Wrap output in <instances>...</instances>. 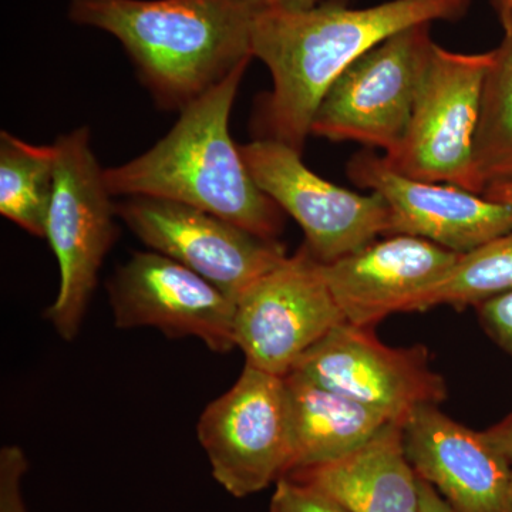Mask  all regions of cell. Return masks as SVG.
Segmentation results:
<instances>
[{"mask_svg":"<svg viewBox=\"0 0 512 512\" xmlns=\"http://www.w3.org/2000/svg\"><path fill=\"white\" fill-rule=\"evenodd\" d=\"M471 0H390L365 9L322 3L254 13L252 56L268 67L274 89L262 106L264 136L302 153L313 117L332 83L390 36L421 23L458 20Z\"/></svg>","mask_w":512,"mask_h":512,"instance_id":"6da1fadb","label":"cell"},{"mask_svg":"<svg viewBox=\"0 0 512 512\" xmlns=\"http://www.w3.org/2000/svg\"><path fill=\"white\" fill-rule=\"evenodd\" d=\"M69 16L116 37L168 111L180 113L254 57V12L232 0H72Z\"/></svg>","mask_w":512,"mask_h":512,"instance_id":"7a4b0ae2","label":"cell"},{"mask_svg":"<svg viewBox=\"0 0 512 512\" xmlns=\"http://www.w3.org/2000/svg\"><path fill=\"white\" fill-rule=\"evenodd\" d=\"M248 64L180 111L170 133L143 156L106 168L110 194L180 202L259 237L278 239L285 212L256 185L229 134V117Z\"/></svg>","mask_w":512,"mask_h":512,"instance_id":"3957f363","label":"cell"},{"mask_svg":"<svg viewBox=\"0 0 512 512\" xmlns=\"http://www.w3.org/2000/svg\"><path fill=\"white\" fill-rule=\"evenodd\" d=\"M56 185L46 239L59 264V292L46 318L72 342L97 286L101 265L119 237L116 202L94 156L89 127L57 137Z\"/></svg>","mask_w":512,"mask_h":512,"instance_id":"277c9868","label":"cell"},{"mask_svg":"<svg viewBox=\"0 0 512 512\" xmlns=\"http://www.w3.org/2000/svg\"><path fill=\"white\" fill-rule=\"evenodd\" d=\"M491 59V52L467 55L434 43L402 143L383 156L394 171L481 194L474 143Z\"/></svg>","mask_w":512,"mask_h":512,"instance_id":"5b68a950","label":"cell"},{"mask_svg":"<svg viewBox=\"0 0 512 512\" xmlns=\"http://www.w3.org/2000/svg\"><path fill=\"white\" fill-rule=\"evenodd\" d=\"M430 25L404 29L350 64L320 100L311 136L393 153L409 127L429 64Z\"/></svg>","mask_w":512,"mask_h":512,"instance_id":"8992f818","label":"cell"},{"mask_svg":"<svg viewBox=\"0 0 512 512\" xmlns=\"http://www.w3.org/2000/svg\"><path fill=\"white\" fill-rule=\"evenodd\" d=\"M197 434L227 493L244 498L278 483L291 466L284 377L245 365L237 383L205 407Z\"/></svg>","mask_w":512,"mask_h":512,"instance_id":"52a82bcc","label":"cell"},{"mask_svg":"<svg viewBox=\"0 0 512 512\" xmlns=\"http://www.w3.org/2000/svg\"><path fill=\"white\" fill-rule=\"evenodd\" d=\"M256 185L301 225L305 245L330 264L389 235L390 210L376 192L359 194L313 173L302 153L272 138L239 146Z\"/></svg>","mask_w":512,"mask_h":512,"instance_id":"ba28073f","label":"cell"},{"mask_svg":"<svg viewBox=\"0 0 512 512\" xmlns=\"http://www.w3.org/2000/svg\"><path fill=\"white\" fill-rule=\"evenodd\" d=\"M116 214L148 249L187 266L235 302L288 256L278 239L180 202L127 197L116 202Z\"/></svg>","mask_w":512,"mask_h":512,"instance_id":"9c48e42d","label":"cell"},{"mask_svg":"<svg viewBox=\"0 0 512 512\" xmlns=\"http://www.w3.org/2000/svg\"><path fill=\"white\" fill-rule=\"evenodd\" d=\"M343 322L320 262L303 244L238 299L235 343L245 365L284 377Z\"/></svg>","mask_w":512,"mask_h":512,"instance_id":"30bf717a","label":"cell"},{"mask_svg":"<svg viewBox=\"0 0 512 512\" xmlns=\"http://www.w3.org/2000/svg\"><path fill=\"white\" fill-rule=\"evenodd\" d=\"M292 370L402 423L414 410L439 406L447 397L446 382L431 369L424 346L390 348L373 328L349 322L330 330Z\"/></svg>","mask_w":512,"mask_h":512,"instance_id":"8fae6325","label":"cell"},{"mask_svg":"<svg viewBox=\"0 0 512 512\" xmlns=\"http://www.w3.org/2000/svg\"><path fill=\"white\" fill-rule=\"evenodd\" d=\"M107 293L119 329L191 336L221 355L237 348V302L170 256L151 249L136 252L111 276Z\"/></svg>","mask_w":512,"mask_h":512,"instance_id":"7c38bea8","label":"cell"},{"mask_svg":"<svg viewBox=\"0 0 512 512\" xmlns=\"http://www.w3.org/2000/svg\"><path fill=\"white\" fill-rule=\"evenodd\" d=\"M348 175L389 205V235L427 239L464 255L512 229V205L456 185L406 177L370 151L349 161Z\"/></svg>","mask_w":512,"mask_h":512,"instance_id":"4fadbf2b","label":"cell"},{"mask_svg":"<svg viewBox=\"0 0 512 512\" xmlns=\"http://www.w3.org/2000/svg\"><path fill=\"white\" fill-rule=\"evenodd\" d=\"M458 258L427 239L389 235L320 264V271L346 322L373 328L392 313L412 312L417 299L443 281Z\"/></svg>","mask_w":512,"mask_h":512,"instance_id":"5bb4252c","label":"cell"},{"mask_svg":"<svg viewBox=\"0 0 512 512\" xmlns=\"http://www.w3.org/2000/svg\"><path fill=\"white\" fill-rule=\"evenodd\" d=\"M403 440L417 476L451 511L512 512L511 460L481 431L450 419L439 406H424L404 420Z\"/></svg>","mask_w":512,"mask_h":512,"instance_id":"9a60e30c","label":"cell"},{"mask_svg":"<svg viewBox=\"0 0 512 512\" xmlns=\"http://www.w3.org/2000/svg\"><path fill=\"white\" fill-rule=\"evenodd\" d=\"M285 478L328 495L348 512L421 511L419 477L406 456L400 421L348 456Z\"/></svg>","mask_w":512,"mask_h":512,"instance_id":"2e32d148","label":"cell"},{"mask_svg":"<svg viewBox=\"0 0 512 512\" xmlns=\"http://www.w3.org/2000/svg\"><path fill=\"white\" fill-rule=\"evenodd\" d=\"M284 382L291 434V466L286 476L348 456L397 421L296 370L284 376Z\"/></svg>","mask_w":512,"mask_h":512,"instance_id":"e0dca14e","label":"cell"},{"mask_svg":"<svg viewBox=\"0 0 512 512\" xmlns=\"http://www.w3.org/2000/svg\"><path fill=\"white\" fill-rule=\"evenodd\" d=\"M56 185L55 146H33L0 133V214L37 238H46Z\"/></svg>","mask_w":512,"mask_h":512,"instance_id":"ac0fdd59","label":"cell"},{"mask_svg":"<svg viewBox=\"0 0 512 512\" xmlns=\"http://www.w3.org/2000/svg\"><path fill=\"white\" fill-rule=\"evenodd\" d=\"M504 37L485 74L474 168L483 194L491 184L512 181V13L500 15Z\"/></svg>","mask_w":512,"mask_h":512,"instance_id":"d6986e66","label":"cell"},{"mask_svg":"<svg viewBox=\"0 0 512 512\" xmlns=\"http://www.w3.org/2000/svg\"><path fill=\"white\" fill-rule=\"evenodd\" d=\"M512 291V229L507 234L460 255L443 281L420 296L412 312L448 305L477 308L495 296Z\"/></svg>","mask_w":512,"mask_h":512,"instance_id":"ffe728a7","label":"cell"},{"mask_svg":"<svg viewBox=\"0 0 512 512\" xmlns=\"http://www.w3.org/2000/svg\"><path fill=\"white\" fill-rule=\"evenodd\" d=\"M269 512H348L328 495L309 485L281 478L275 484Z\"/></svg>","mask_w":512,"mask_h":512,"instance_id":"44dd1931","label":"cell"},{"mask_svg":"<svg viewBox=\"0 0 512 512\" xmlns=\"http://www.w3.org/2000/svg\"><path fill=\"white\" fill-rule=\"evenodd\" d=\"M28 468V458L19 446L0 450V512H28L22 494Z\"/></svg>","mask_w":512,"mask_h":512,"instance_id":"7402d4cb","label":"cell"},{"mask_svg":"<svg viewBox=\"0 0 512 512\" xmlns=\"http://www.w3.org/2000/svg\"><path fill=\"white\" fill-rule=\"evenodd\" d=\"M476 311L488 338L512 359V291L488 299Z\"/></svg>","mask_w":512,"mask_h":512,"instance_id":"603a6c76","label":"cell"},{"mask_svg":"<svg viewBox=\"0 0 512 512\" xmlns=\"http://www.w3.org/2000/svg\"><path fill=\"white\" fill-rule=\"evenodd\" d=\"M481 433L498 453L512 461V413Z\"/></svg>","mask_w":512,"mask_h":512,"instance_id":"cb8c5ba5","label":"cell"},{"mask_svg":"<svg viewBox=\"0 0 512 512\" xmlns=\"http://www.w3.org/2000/svg\"><path fill=\"white\" fill-rule=\"evenodd\" d=\"M419 477V476H417ZM419 488H420V512H453L448 507L444 498L437 493L436 488L426 480L419 477Z\"/></svg>","mask_w":512,"mask_h":512,"instance_id":"d4e9b609","label":"cell"},{"mask_svg":"<svg viewBox=\"0 0 512 512\" xmlns=\"http://www.w3.org/2000/svg\"><path fill=\"white\" fill-rule=\"evenodd\" d=\"M481 195L487 200L512 205V181L488 185Z\"/></svg>","mask_w":512,"mask_h":512,"instance_id":"484cf974","label":"cell"},{"mask_svg":"<svg viewBox=\"0 0 512 512\" xmlns=\"http://www.w3.org/2000/svg\"><path fill=\"white\" fill-rule=\"evenodd\" d=\"M232 2L238 3L242 8L251 10V12H261V10L274 8L278 5L279 0H232Z\"/></svg>","mask_w":512,"mask_h":512,"instance_id":"4316f807","label":"cell"},{"mask_svg":"<svg viewBox=\"0 0 512 512\" xmlns=\"http://www.w3.org/2000/svg\"><path fill=\"white\" fill-rule=\"evenodd\" d=\"M320 0H279L278 5L285 9H309L319 5Z\"/></svg>","mask_w":512,"mask_h":512,"instance_id":"83f0119b","label":"cell"},{"mask_svg":"<svg viewBox=\"0 0 512 512\" xmlns=\"http://www.w3.org/2000/svg\"><path fill=\"white\" fill-rule=\"evenodd\" d=\"M494 3L500 15L512 13V0H494Z\"/></svg>","mask_w":512,"mask_h":512,"instance_id":"f1b7e54d","label":"cell"},{"mask_svg":"<svg viewBox=\"0 0 512 512\" xmlns=\"http://www.w3.org/2000/svg\"><path fill=\"white\" fill-rule=\"evenodd\" d=\"M511 497H512V461H511Z\"/></svg>","mask_w":512,"mask_h":512,"instance_id":"f546056e","label":"cell"}]
</instances>
